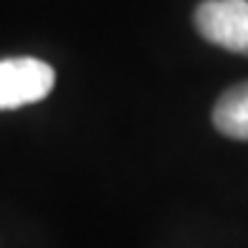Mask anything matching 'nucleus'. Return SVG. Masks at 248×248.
<instances>
[{"label":"nucleus","instance_id":"1","mask_svg":"<svg viewBox=\"0 0 248 248\" xmlns=\"http://www.w3.org/2000/svg\"><path fill=\"white\" fill-rule=\"evenodd\" d=\"M56 84L53 69L31 56L0 59V111L46 99Z\"/></svg>","mask_w":248,"mask_h":248},{"label":"nucleus","instance_id":"3","mask_svg":"<svg viewBox=\"0 0 248 248\" xmlns=\"http://www.w3.org/2000/svg\"><path fill=\"white\" fill-rule=\"evenodd\" d=\"M213 124L231 140H248V81L228 89L218 99L213 109Z\"/></svg>","mask_w":248,"mask_h":248},{"label":"nucleus","instance_id":"2","mask_svg":"<svg viewBox=\"0 0 248 248\" xmlns=\"http://www.w3.org/2000/svg\"><path fill=\"white\" fill-rule=\"evenodd\" d=\"M195 28L216 46L248 56V0H205L195 10Z\"/></svg>","mask_w":248,"mask_h":248}]
</instances>
